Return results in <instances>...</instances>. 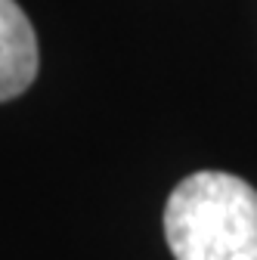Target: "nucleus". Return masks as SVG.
<instances>
[{
	"label": "nucleus",
	"mask_w": 257,
	"mask_h": 260,
	"mask_svg": "<svg viewBox=\"0 0 257 260\" xmlns=\"http://www.w3.org/2000/svg\"><path fill=\"white\" fill-rule=\"evenodd\" d=\"M165 239L177 260H257V189L223 171L180 180L165 205Z\"/></svg>",
	"instance_id": "nucleus-1"
},
{
	"label": "nucleus",
	"mask_w": 257,
	"mask_h": 260,
	"mask_svg": "<svg viewBox=\"0 0 257 260\" xmlns=\"http://www.w3.org/2000/svg\"><path fill=\"white\" fill-rule=\"evenodd\" d=\"M38 78V38L16 0H0V103L22 96Z\"/></svg>",
	"instance_id": "nucleus-2"
}]
</instances>
